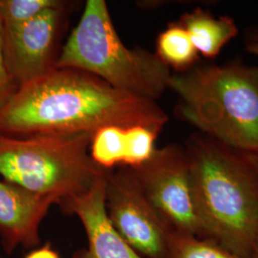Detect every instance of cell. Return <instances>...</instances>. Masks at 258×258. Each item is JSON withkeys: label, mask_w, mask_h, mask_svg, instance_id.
I'll return each instance as SVG.
<instances>
[{"label": "cell", "mask_w": 258, "mask_h": 258, "mask_svg": "<svg viewBox=\"0 0 258 258\" xmlns=\"http://www.w3.org/2000/svg\"><path fill=\"white\" fill-rule=\"evenodd\" d=\"M168 116L155 101L112 87L83 71L54 68L21 84L0 107V135L93 134L108 125L161 132Z\"/></svg>", "instance_id": "1"}, {"label": "cell", "mask_w": 258, "mask_h": 258, "mask_svg": "<svg viewBox=\"0 0 258 258\" xmlns=\"http://www.w3.org/2000/svg\"><path fill=\"white\" fill-rule=\"evenodd\" d=\"M206 238L253 258L258 238V154L196 132L184 143Z\"/></svg>", "instance_id": "2"}, {"label": "cell", "mask_w": 258, "mask_h": 258, "mask_svg": "<svg viewBox=\"0 0 258 258\" xmlns=\"http://www.w3.org/2000/svg\"><path fill=\"white\" fill-rule=\"evenodd\" d=\"M176 116L198 132L258 154V65L242 60L199 63L172 74Z\"/></svg>", "instance_id": "3"}, {"label": "cell", "mask_w": 258, "mask_h": 258, "mask_svg": "<svg viewBox=\"0 0 258 258\" xmlns=\"http://www.w3.org/2000/svg\"><path fill=\"white\" fill-rule=\"evenodd\" d=\"M55 68L83 71L116 89L155 102L169 89L172 76L155 53L129 48L121 41L104 0L86 1Z\"/></svg>", "instance_id": "4"}, {"label": "cell", "mask_w": 258, "mask_h": 258, "mask_svg": "<svg viewBox=\"0 0 258 258\" xmlns=\"http://www.w3.org/2000/svg\"><path fill=\"white\" fill-rule=\"evenodd\" d=\"M90 140L89 134L0 135V177L62 207L109 171L93 161Z\"/></svg>", "instance_id": "5"}, {"label": "cell", "mask_w": 258, "mask_h": 258, "mask_svg": "<svg viewBox=\"0 0 258 258\" xmlns=\"http://www.w3.org/2000/svg\"><path fill=\"white\" fill-rule=\"evenodd\" d=\"M129 169L148 201L172 231L206 238L194 203L184 146L156 148L145 164Z\"/></svg>", "instance_id": "6"}, {"label": "cell", "mask_w": 258, "mask_h": 258, "mask_svg": "<svg viewBox=\"0 0 258 258\" xmlns=\"http://www.w3.org/2000/svg\"><path fill=\"white\" fill-rule=\"evenodd\" d=\"M105 206L115 229L144 258H166L172 231L148 201L129 168L110 170Z\"/></svg>", "instance_id": "7"}, {"label": "cell", "mask_w": 258, "mask_h": 258, "mask_svg": "<svg viewBox=\"0 0 258 258\" xmlns=\"http://www.w3.org/2000/svg\"><path fill=\"white\" fill-rule=\"evenodd\" d=\"M63 3L14 27H3V49L10 73L18 85L55 68L56 46L64 19Z\"/></svg>", "instance_id": "8"}, {"label": "cell", "mask_w": 258, "mask_h": 258, "mask_svg": "<svg viewBox=\"0 0 258 258\" xmlns=\"http://www.w3.org/2000/svg\"><path fill=\"white\" fill-rule=\"evenodd\" d=\"M108 172L88 191L61 207L80 219L87 237V248L77 252L74 258H144L122 238L107 214L105 188Z\"/></svg>", "instance_id": "9"}, {"label": "cell", "mask_w": 258, "mask_h": 258, "mask_svg": "<svg viewBox=\"0 0 258 258\" xmlns=\"http://www.w3.org/2000/svg\"><path fill=\"white\" fill-rule=\"evenodd\" d=\"M53 205L51 198L0 179V235L6 250L37 246L39 227Z\"/></svg>", "instance_id": "10"}, {"label": "cell", "mask_w": 258, "mask_h": 258, "mask_svg": "<svg viewBox=\"0 0 258 258\" xmlns=\"http://www.w3.org/2000/svg\"><path fill=\"white\" fill-rule=\"evenodd\" d=\"M159 134L142 125H108L91 136L90 156L97 166L105 170H112L115 166L135 168L153 155Z\"/></svg>", "instance_id": "11"}, {"label": "cell", "mask_w": 258, "mask_h": 258, "mask_svg": "<svg viewBox=\"0 0 258 258\" xmlns=\"http://www.w3.org/2000/svg\"><path fill=\"white\" fill-rule=\"evenodd\" d=\"M178 23L187 31L200 55L209 59L215 58L239 33L232 18H216L211 11L201 7L184 13Z\"/></svg>", "instance_id": "12"}, {"label": "cell", "mask_w": 258, "mask_h": 258, "mask_svg": "<svg viewBox=\"0 0 258 258\" xmlns=\"http://www.w3.org/2000/svg\"><path fill=\"white\" fill-rule=\"evenodd\" d=\"M155 54L170 70H174V74L185 73L201 61L187 31L178 21L168 24L158 35Z\"/></svg>", "instance_id": "13"}, {"label": "cell", "mask_w": 258, "mask_h": 258, "mask_svg": "<svg viewBox=\"0 0 258 258\" xmlns=\"http://www.w3.org/2000/svg\"><path fill=\"white\" fill-rule=\"evenodd\" d=\"M166 258H243L213 240L172 232Z\"/></svg>", "instance_id": "14"}, {"label": "cell", "mask_w": 258, "mask_h": 258, "mask_svg": "<svg viewBox=\"0 0 258 258\" xmlns=\"http://www.w3.org/2000/svg\"><path fill=\"white\" fill-rule=\"evenodd\" d=\"M59 0H0V19L4 28L24 24L46 12L63 4Z\"/></svg>", "instance_id": "15"}, {"label": "cell", "mask_w": 258, "mask_h": 258, "mask_svg": "<svg viewBox=\"0 0 258 258\" xmlns=\"http://www.w3.org/2000/svg\"><path fill=\"white\" fill-rule=\"evenodd\" d=\"M18 87L6 62L3 49V26L0 19V107L9 100Z\"/></svg>", "instance_id": "16"}, {"label": "cell", "mask_w": 258, "mask_h": 258, "mask_svg": "<svg viewBox=\"0 0 258 258\" xmlns=\"http://www.w3.org/2000/svg\"><path fill=\"white\" fill-rule=\"evenodd\" d=\"M244 44L246 51L249 54L258 55V23L246 29Z\"/></svg>", "instance_id": "17"}, {"label": "cell", "mask_w": 258, "mask_h": 258, "mask_svg": "<svg viewBox=\"0 0 258 258\" xmlns=\"http://www.w3.org/2000/svg\"><path fill=\"white\" fill-rule=\"evenodd\" d=\"M24 258H60V256L50 244H46L38 249L30 251Z\"/></svg>", "instance_id": "18"}, {"label": "cell", "mask_w": 258, "mask_h": 258, "mask_svg": "<svg viewBox=\"0 0 258 258\" xmlns=\"http://www.w3.org/2000/svg\"><path fill=\"white\" fill-rule=\"evenodd\" d=\"M253 258H258V238L257 242H256V246H255V249H254V254H253Z\"/></svg>", "instance_id": "19"}, {"label": "cell", "mask_w": 258, "mask_h": 258, "mask_svg": "<svg viewBox=\"0 0 258 258\" xmlns=\"http://www.w3.org/2000/svg\"><path fill=\"white\" fill-rule=\"evenodd\" d=\"M0 258H1V256H0Z\"/></svg>", "instance_id": "20"}]
</instances>
